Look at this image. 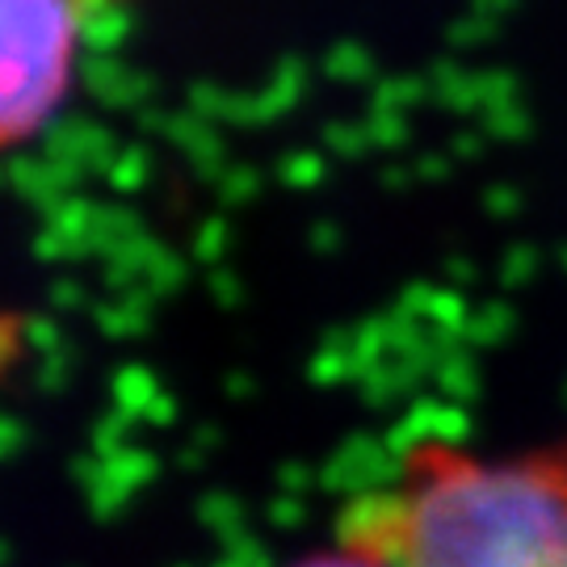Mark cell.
Listing matches in <instances>:
<instances>
[{
  "label": "cell",
  "instance_id": "1",
  "mask_svg": "<svg viewBox=\"0 0 567 567\" xmlns=\"http://www.w3.org/2000/svg\"><path fill=\"white\" fill-rule=\"evenodd\" d=\"M337 538L386 567H567V433L513 454L421 437Z\"/></svg>",
  "mask_w": 567,
  "mask_h": 567
},
{
  "label": "cell",
  "instance_id": "2",
  "mask_svg": "<svg viewBox=\"0 0 567 567\" xmlns=\"http://www.w3.org/2000/svg\"><path fill=\"white\" fill-rule=\"evenodd\" d=\"M102 0H0V152L42 135L72 97Z\"/></svg>",
  "mask_w": 567,
  "mask_h": 567
},
{
  "label": "cell",
  "instance_id": "3",
  "mask_svg": "<svg viewBox=\"0 0 567 567\" xmlns=\"http://www.w3.org/2000/svg\"><path fill=\"white\" fill-rule=\"evenodd\" d=\"M290 567H386L383 559H374V555H365V550L349 547L341 538H332V547L324 550H311L303 559H295Z\"/></svg>",
  "mask_w": 567,
  "mask_h": 567
}]
</instances>
